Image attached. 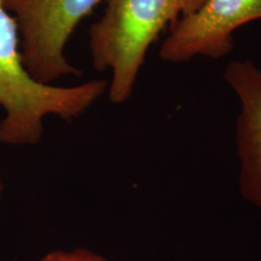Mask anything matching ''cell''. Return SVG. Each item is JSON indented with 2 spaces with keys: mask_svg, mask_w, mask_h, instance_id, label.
<instances>
[{
  "mask_svg": "<svg viewBox=\"0 0 261 261\" xmlns=\"http://www.w3.org/2000/svg\"><path fill=\"white\" fill-rule=\"evenodd\" d=\"M224 77L241 104L236 126L240 189L261 210V69L249 60L230 62Z\"/></svg>",
  "mask_w": 261,
  "mask_h": 261,
  "instance_id": "5b68a950",
  "label": "cell"
},
{
  "mask_svg": "<svg viewBox=\"0 0 261 261\" xmlns=\"http://www.w3.org/2000/svg\"><path fill=\"white\" fill-rule=\"evenodd\" d=\"M100 0H4L15 17L24 67L35 80L51 84L81 75L65 56V47L80 22Z\"/></svg>",
  "mask_w": 261,
  "mask_h": 261,
  "instance_id": "3957f363",
  "label": "cell"
},
{
  "mask_svg": "<svg viewBox=\"0 0 261 261\" xmlns=\"http://www.w3.org/2000/svg\"><path fill=\"white\" fill-rule=\"evenodd\" d=\"M261 19V0H205L200 10L169 27L160 47V58L185 63L196 57L221 60L233 50V34Z\"/></svg>",
  "mask_w": 261,
  "mask_h": 261,
  "instance_id": "277c9868",
  "label": "cell"
},
{
  "mask_svg": "<svg viewBox=\"0 0 261 261\" xmlns=\"http://www.w3.org/2000/svg\"><path fill=\"white\" fill-rule=\"evenodd\" d=\"M108 81L91 80L70 87L35 80L24 67L15 17L0 0V143L35 145L44 133L45 117L76 119L108 90Z\"/></svg>",
  "mask_w": 261,
  "mask_h": 261,
  "instance_id": "6da1fadb",
  "label": "cell"
},
{
  "mask_svg": "<svg viewBox=\"0 0 261 261\" xmlns=\"http://www.w3.org/2000/svg\"><path fill=\"white\" fill-rule=\"evenodd\" d=\"M3 191H4V187H3V181L2 179H0V201H2V197H3Z\"/></svg>",
  "mask_w": 261,
  "mask_h": 261,
  "instance_id": "52a82bcc",
  "label": "cell"
},
{
  "mask_svg": "<svg viewBox=\"0 0 261 261\" xmlns=\"http://www.w3.org/2000/svg\"><path fill=\"white\" fill-rule=\"evenodd\" d=\"M205 0H106L102 17L91 25L89 44L94 69L112 71L108 97L122 104L132 96L146 54L166 28Z\"/></svg>",
  "mask_w": 261,
  "mask_h": 261,
  "instance_id": "7a4b0ae2",
  "label": "cell"
},
{
  "mask_svg": "<svg viewBox=\"0 0 261 261\" xmlns=\"http://www.w3.org/2000/svg\"><path fill=\"white\" fill-rule=\"evenodd\" d=\"M39 261H108L91 250L77 248L71 250H54Z\"/></svg>",
  "mask_w": 261,
  "mask_h": 261,
  "instance_id": "8992f818",
  "label": "cell"
}]
</instances>
